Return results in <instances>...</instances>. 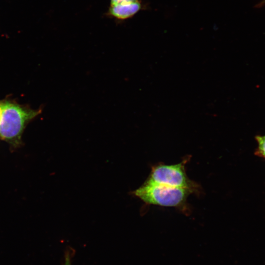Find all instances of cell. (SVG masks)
Here are the masks:
<instances>
[{"instance_id":"6","label":"cell","mask_w":265,"mask_h":265,"mask_svg":"<svg viewBox=\"0 0 265 265\" xmlns=\"http://www.w3.org/2000/svg\"><path fill=\"white\" fill-rule=\"evenodd\" d=\"M72 251L67 250L65 253V261L64 265H71Z\"/></svg>"},{"instance_id":"1","label":"cell","mask_w":265,"mask_h":265,"mask_svg":"<svg viewBox=\"0 0 265 265\" xmlns=\"http://www.w3.org/2000/svg\"><path fill=\"white\" fill-rule=\"evenodd\" d=\"M42 109H33L9 99L1 101L0 117V140L8 143L13 149L22 143V136L27 124L42 112Z\"/></svg>"},{"instance_id":"3","label":"cell","mask_w":265,"mask_h":265,"mask_svg":"<svg viewBox=\"0 0 265 265\" xmlns=\"http://www.w3.org/2000/svg\"><path fill=\"white\" fill-rule=\"evenodd\" d=\"M187 161L184 159L175 164L160 163L153 166L145 183L186 188L196 192L198 185L188 178L186 172L185 166Z\"/></svg>"},{"instance_id":"5","label":"cell","mask_w":265,"mask_h":265,"mask_svg":"<svg viewBox=\"0 0 265 265\" xmlns=\"http://www.w3.org/2000/svg\"><path fill=\"white\" fill-rule=\"evenodd\" d=\"M255 139L258 143V147L255 154L265 159V135H257Z\"/></svg>"},{"instance_id":"4","label":"cell","mask_w":265,"mask_h":265,"mask_svg":"<svg viewBox=\"0 0 265 265\" xmlns=\"http://www.w3.org/2000/svg\"><path fill=\"white\" fill-rule=\"evenodd\" d=\"M141 8L139 0H110L106 15L115 20H127L137 13Z\"/></svg>"},{"instance_id":"7","label":"cell","mask_w":265,"mask_h":265,"mask_svg":"<svg viewBox=\"0 0 265 265\" xmlns=\"http://www.w3.org/2000/svg\"><path fill=\"white\" fill-rule=\"evenodd\" d=\"M1 101H0V114H1Z\"/></svg>"},{"instance_id":"2","label":"cell","mask_w":265,"mask_h":265,"mask_svg":"<svg viewBox=\"0 0 265 265\" xmlns=\"http://www.w3.org/2000/svg\"><path fill=\"white\" fill-rule=\"evenodd\" d=\"M193 192L189 189L164 185L144 183L132 194L147 204L166 207L181 208L188 195Z\"/></svg>"}]
</instances>
